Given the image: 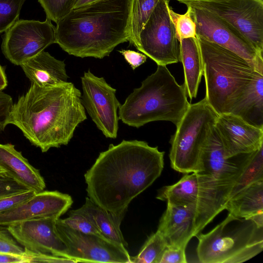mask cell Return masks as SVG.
<instances>
[{"label":"cell","mask_w":263,"mask_h":263,"mask_svg":"<svg viewBox=\"0 0 263 263\" xmlns=\"http://www.w3.org/2000/svg\"><path fill=\"white\" fill-rule=\"evenodd\" d=\"M227 158L251 153L263 146V128L231 114L218 115L214 126Z\"/></svg>","instance_id":"17"},{"label":"cell","mask_w":263,"mask_h":263,"mask_svg":"<svg viewBox=\"0 0 263 263\" xmlns=\"http://www.w3.org/2000/svg\"><path fill=\"white\" fill-rule=\"evenodd\" d=\"M186 6L203 9L236 27L260 54L263 52V0L183 1Z\"/></svg>","instance_id":"10"},{"label":"cell","mask_w":263,"mask_h":263,"mask_svg":"<svg viewBox=\"0 0 263 263\" xmlns=\"http://www.w3.org/2000/svg\"><path fill=\"white\" fill-rule=\"evenodd\" d=\"M185 248L167 246L159 263H186Z\"/></svg>","instance_id":"37"},{"label":"cell","mask_w":263,"mask_h":263,"mask_svg":"<svg viewBox=\"0 0 263 263\" xmlns=\"http://www.w3.org/2000/svg\"><path fill=\"white\" fill-rule=\"evenodd\" d=\"M98 1L100 0H78L75 4L73 9L77 8Z\"/></svg>","instance_id":"42"},{"label":"cell","mask_w":263,"mask_h":263,"mask_svg":"<svg viewBox=\"0 0 263 263\" xmlns=\"http://www.w3.org/2000/svg\"><path fill=\"white\" fill-rule=\"evenodd\" d=\"M234 186L204 173H192L176 183L163 187L156 198L175 204H194L211 222L225 210Z\"/></svg>","instance_id":"8"},{"label":"cell","mask_w":263,"mask_h":263,"mask_svg":"<svg viewBox=\"0 0 263 263\" xmlns=\"http://www.w3.org/2000/svg\"><path fill=\"white\" fill-rule=\"evenodd\" d=\"M263 71L256 72L253 79L232 104L229 113L249 124L263 128Z\"/></svg>","instance_id":"22"},{"label":"cell","mask_w":263,"mask_h":263,"mask_svg":"<svg viewBox=\"0 0 263 263\" xmlns=\"http://www.w3.org/2000/svg\"><path fill=\"white\" fill-rule=\"evenodd\" d=\"M159 1H130L128 41L135 47L138 42L140 31Z\"/></svg>","instance_id":"27"},{"label":"cell","mask_w":263,"mask_h":263,"mask_svg":"<svg viewBox=\"0 0 263 263\" xmlns=\"http://www.w3.org/2000/svg\"><path fill=\"white\" fill-rule=\"evenodd\" d=\"M59 220L63 224L78 231L104 236L89 216L81 208L70 211L68 217L65 219L60 218Z\"/></svg>","instance_id":"29"},{"label":"cell","mask_w":263,"mask_h":263,"mask_svg":"<svg viewBox=\"0 0 263 263\" xmlns=\"http://www.w3.org/2000/svg\"><path fill=\"white\" fill-rule=\"evenodd\" d=\"M218 114L204 97L190 104L171 137L170 159L172 168L183 174L201 173L202 148Z\"/></svg>","instance_id":"7"},{"label":"cell","mask_w":263,"mask_h":263,"mask_svg":"<svg viewBox=\"0 0 263 263\" xmlns=\"http://www.w3.org/2000/svg\"><path fill=\"white\" fill-rule=\"evenodd\" d=\"M201 53L207 101L218 115L229 113L235 101L263 71L235 53L196 35Z\"/></svg>","instance_id":"5"},{"label":"cell","mask_w":263,"mask_h":263,"mask_svg":"<svg viewBox=\"0 0 263 263\" xmlns=\"http://www.w3.org/2000/svg\"><path fill=\"white\" fill-rule=\"evenodd\" d=\"M196 237L197 255L202 263L243 262L263 249V227L230 213L211 231Z\"/></svg>","instance_id":"6"},{"label":"cell","mask_w":263,"mask_h":263,"mask_svg":"<svg viewBox=\"0 0 263 263\" xmlns=\"http://www.w3.org/2000/svg\"><path fill=\"white\" fill-rule=\"evenodd\" d=\"M167 0H159L140 32L135 47L157 65L180 61V45Z\"/></svg>","instance_id":"9"},{"label":"cell","mask_w":263,"mask_h":263,"mask_svg":"<svg viewBox=\"0 0 263 263\" xmlns=\"http://www.w3.org/2000/svg\"><path fill=\"white\" fill-rule=\"evenodd\" d=\"M8 82L4 68L0 64V91L7 86Z\"/></svg>","instance_id":"41"},{"label":"cell","mask_w":263,"mask_h":263,"mask_svg":"<svg viewBox=\"0 0 263 263\" xmlns=\"http://www.w3.org/2000/svg\"><path fill=\"white\" fill-rule=\"evenodd\" d=\"M27 190L29 189L12 178L6 172L0 173V198Z\"/></svg>","instance_id":"33"},{"label":"cell","mask_w":263,"mask_h":263,"mask_svg":"<svg viewBox=\"0 0 263 263\" xmlns=\"http://www.w3.org/2000/svg\"><path fill=\"white\" fill-rule=\"evenodd\" d=\"M0 167L16 181L36 193L46 187L39 170L31 165L11 144H0Z\"/></svg>","instance_id":"20"},{"label":"cell","mask_w":263,"mask_h":263,"mask_svg":"<svg viewBox=\"0 0 263 263\" xmlns=\"http://www.w3.org/2000/svg\"><path fill=\"white\" fill-rule=\"evenodd\" d=\"M191 8L197 36L235 53L256 68H263L262 54L236 27L206 10Z\"/></svg>","instance_id":"14"},{"label":"cell","mask_w":263,"mask_h":263,"mask_svg":"<svg viewBox=\"0 0 263 263\" xmlns=\"http://www.w3.org/2000/svg\"><path fill=\"white\" fill-rule=\"evenodd\" d=\"M131 0H100L73 9L57 23L56 43L70 55L103 59L128 41Z\"/></svg>","instance_id":"3"},{"label":"cell","mask_w":263,"mask_h":263,"mask_svg":"<svg viewBox=\"0 0 263 263\" xmlns=\"http://www.w3.org/2000/svg\"><path fill=\"white\" fill-rule=\"evenodd\" d=\"M164 154L143 141L110 144L84 174L88 197L108 211H127L131 201L161 175Z\"/></svg>","instance_id":"1"},{"label":"cell","mask_w":263,"mask_h":263,"mask_svg":"<svg viewBox=\"0 0 263 263\" xmlns=\"http://www.w3.org/2000/svg\"><path fill=\"white\" fill-rule=\"evenodd\" d=\"M57 219H31L9 224L6 229L25 250L67 258V248L57 231Z\"/></svg>","instance_id":"15"},{"label":"cell","mask_w":263,"mask_h":263,"mask_svg":"<svg viewBox=\"0 0 263 263\" xmlns=\"http://www.w3.org/2000/svg\"><path fill=\"white\" fill-rule=\"evenodd\" d=\"M167 246L164 238L157 231L148 237L136 255L130 256V263H159Z\"/></svg>","instance_id":"28"},{"label":"cell","mask_w":263,"mask_h":263,"mask_svg":"<svg viewBox=\"0 0 263 263\" xmlns=\"http://www.w3.org/2000/svg\"><path fill=\"white\" fill-rule=\"evenodd\" d=\"M190 104L184 84H178L166 66L157 65L156 71L120 105L118 117L124 124L136 128L158 121L176 125Z\"/></svg>","instance_id":"4"},{"label":"cell","mask_w":263,"mask_h":263,"mask_svg":"<svg viewBox=\"0 0 263 263\" xmlns=\"http://www.w3.org/2000/svg\"><path fill=\"white\" fill-rule=\"evenodd\" d=\"M25 0H0V33L5 32L18 20Z\"/></svg>","instance_id":"32"},{"label":"cell","mask_w":263,"mask_h":263,"mask_svg":"<svg viewBox=\"0 0 263 263\" xmlns=\"http://www.w3.org/2000/svg\"><path fill=\"white\" fill-rule=\"evenodd\" d=\"M133 70L144 64L147 57L142 53L131 50L122 49L118 51Z\"/></svg>","instance_id":"39"},{"label":"cell","mask_w":263,"mask_h":263,"mask_svg":"<svg viewBox=\"0 0 263 263\" xmlns=\"http://www.w3.org/2000/svg\"><path fill=\"white\" fill-rule=\"evenodd\" d=\"M186 12L180 14L170 9V14L174 24L177 38L179 42L181 39L196 37V24L192 17V8L186 6Z\"/></svg>","instance_id":"30"},{"label":"cell","mask_w":263,"mask_h":263,"mask_svg":"<svg viewBox=\"0 0 263 263\" xmlns=\"http://www.w3.org/2000/svg\"><path fill=\"white\" fill-rule=\"evenodd\" d=\"M168 2L170 1H173V0H167ZM178 1L179 2H181L183 1H210V0H176Z\"/></svg>","instance_id":"43"},{"label":"cell","mask_w":263,"mask_h":263,"mask_svg":"<svg viewBox=\"0 0 263 263\" xmlns=\"http://www.w3.org/2000/svg\"><path fill=\"white\" fill-rule=\"evenodd\" d=\"M73 203L72 197L57 191H43L17 206L0 214V226L34 218L53 217L64 214Z\"/></svg>","instance_id":"18"},{"label":"cell","mask_w":263,"mask_h":263,"mask_svg":"<svg viewBox=\"0 0 263 263\" xmlns=\"http://www.w3.org/2000/svg\"><path fill=\"white\" fill-rule=\"evenodd\" d=\"M232 158L226 157L222 144L213 126L202 150L201 173L220 182L235 185L239 173V164Z\"/></svg>","instance_id":"19"},{"label":"cell","mask_w":263,"mask_h":263,"mask_svg":"<svg viewBox=\"0 0 263 263\" xmlns=\"http://www.w3.org/2000/svg\"><path fill=\"white\" fill-rule=\"evenodd\" d=\"M209 223L194 204L167 202L157 231L164 238L167 246L186 248L190 240Z\"/></svg>","instance_id":"16"},{"label":"cell","mask_w":263,"mask_h":263,"mask_svg":"<svg viewBox=\"0 0 263 263\" xmlns=\"http://www.w3.org/2000/svg\"><path fill=\"white\" fill-rule=\"evenodd\" d=\"M246 156L239 164V173L230 198L247 186L263 180V146Z\"/></svg>","instance_id":"26"},{"label":"cell","mask_w":263,"mask_h":263,"mask_svg":"<svg viewBox=\"0 0 263 263\" xmlns=\"http://www.w3.org/2000/svg\"><path fill=\"white\" fill-rule=\"evenodd\" d=\"M58 235L67 248L66 257L76 262L130 263L127 248L104 236L84 233L56 221Z\"/></svg>","instance_id":"12"},{"label":"cell","mask_w":263,"mask_h":263,"mask_svg":"<svg viewBox=\"0 0 263 263\" xmlns=\"http://www.w3.org/2000/svg\"><path fill=\"white\" fill-rule=\"evenodd\" d=\"M23 255L26 263L30 262H60V263H76L70 258L49 255L43 253H35L24 249Z\"/></svg>","instance_id":"36"},{"label":"cell","mask_w":263,"mask_h":263,"mask_svg":"<svg viewBox=\"0 0 263 263\" xmlns=\"http://www.w3.org/2000/svg\"><path fill=\"white\" fill-rule=\"evenodd\" d=\"M0 253L23 254L24 249L21 247L6 228H0Z\"/></svg>","instance_id":"35"},{"label":"cell","mask_w":263,"mask_h":263,"mask_svg":"<svg viewBox=\"0 0 263 263\" xmlns=\"http://www.w3.org/2000/svg\"><path fill=\"white\" fill-rule=\"evenodd\" d=\"M78 0H39L46 18L56 24L73 9Z\"/></svg>","instance_id":"31"},{"label":"cell","mask_w":263,"mask_h":263,"mask_svg":"<svg viewBox=\"0 0 263 263\" xmlns=\"http://www.w3.org/2000/svg\"><path fill=\"white\" fill-rule=\"evenodd\" d=\"M20 66L31 83L39 87L52 86L68 82L64 62L44 50Z\"/></svg>","instance_id":"21"},{"label":"cell","mask_w":263,"mask_h":263,"mask_svg":"<svg viewBox=\"0 0 263 263\" xmlns=\"http://www.w3.org/2000/svg\"><path fill=\"white\" fill-rule=\"evenodd\" d=\"M81 80V98L85 109L106 138H116L119 120L118 110L121 105L116 96V89L89 69L84 72Z\"/></svg>","instance_id":"13"},{"label":"cell","mask_w":263,"mask_h":263,"mask_svg":"<svg viewBox=\"0 0 263 263\" xmlns=\"http://www.w3.org/2000/svg\"><path fill=\"white\" fill-rule=\"evenodd\" d=\"M35 193L33 190H27L0 198V214L17 206Z\"/></svg>","instance_id":"34"},{"label":"cell","mask_w":263,"mask_h":263,"mask_svg":"<svg viewBox=\"0 0 263 263\" xmlns=\"http://www.w3.org/2000/svg\"><path fill=\"white\" fill-rule=\"evenodd\" d=\"M12 97L0 91V129L4 130L8 125V120L13 105Z\"/></svg>","instance_id":"38"},{"label":"cell","mask_w":263,"mask_h":263,"mask_svg":"<svg viewBox=\"0 0 263 263\" xmlns=\"http://www.w3.org/2000/svg\"><path fill=\"white\" fill-rule=\"evenodd\" d=\"M81 208L89 216L104 237L127 248L128 243L120 229L127 211L120 213L108 211L96 204L88 197L85 198V202Z\"/></svg>","instance_id":"25"},{"label":"cell","mask_w":263,"mask_h":263,"mask_svg":"<svg viewBox=\"0 0 263 263\" xmlns=\"http://www.w3.org/2000/svg\"><path fill=\"white\" fill-rule=\"evenodd\" d=\"M0 263H26L23 254L0 253Z\"/></svg>","instance_id":"40"},{"label":"cell","mask_w":263,"mask_h":263,"mask_svg":"<svg viewBox=\"0 0 263 263\" xmlns=\"http://www.w3.org/2000/svg\"><path fill=\"white\" fill-rule=\"evenodd\" d=\"M81 98V92L71 82L46 87L31 83L13 104L8 125L18 127L43 153L66 145L87 119Z\"/></svg>","instance_id":"2"},{"label":"cell","mask_w":263,"mask_h":263,"mask_svg":"<svg viewBox=\"0 0 263 263\" xmlns=\"http://www.w3.org/2000/svg\"><path fill=\"white\" fill-rule=\"evenodd\" d=\"M5 172V171L1 167H0V173H2V172Z\"/></svg>","instance_id":"44"},{"label":"cell","mask_w":263,"mask_h":263,"mask_svg":"<svg viewBox=\"0 0 263 263\" xmlns=\"http://www.w3.org/2000/svg\"><path fill=\"white\" fill-rule=\"evenodd\" d=\"M3 35L2 51L7 59L15 65L56 43L55 27L46 18L44 22L18 20Z\"/></svg>","instance_id":"11"},{"label":"cell","mask_w":263,"mask_h":263,"mask_svg":"<svg viewBox=\"0 0 263 263\" xmlns=\"http://www.w3.org/2000/svg\"><path fill=\"white\" fill-rule=\"evenodd\" d=\"M225 210L234 216L251 220L263 227V180L252 183L232 196Z\"/></svg>","instance_id":"23"},{"label":"cell","mask_w":263,"mask_h":263,"mask_svg":"<svg viewBox=\"0 0 263 263\" xmlns=\"http://www.w3.org/2000/svg\"><path fill=\"white\" fill-rule=\"evenodd\" d=\"M180 61L183 67L184 86L190 100L196 98L203 75V64L197 37L181 39L179 41Z\"/></svg>","instance_id":"24"}]
</instances>
